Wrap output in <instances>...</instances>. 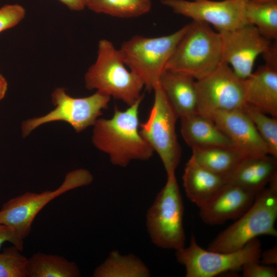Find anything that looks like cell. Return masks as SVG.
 Here are the masks:
<instances>
[{"instance_id":"1","label":"cell","mask_w":277,"mask_h":277,"mask_svg":"<svg viewBox=\"0 0 277 277\" xmlns=\"http://www.w3.org/2000/svg\"><path fill=\"white\" fill-rule=\"evenodd\" d=\"M144 95L124 111L115 107L109 119L98 118L92 141L114 165L126 167L133 160L147 161L154 152L140 133L139 108Z\"/></svg>"},{"instance_id":"2","label":"cell","mask_w":277,"mask_h":277,"mask_svg":"<svg viewBox=\"0 0 277 277\" xmlns=\"http://www.w3.org/2000/svg\"><path fill=\"white\" fill-rule=\"evenodd\" d=\"M256 195L250 207L236 221L220 232L207 249L222 252H232L243 248L258 236L277 237L275 223L277 218V174Z\"/></svg>"},{"instance_id":"3","label":"cell","mask_w":277,"mask_h":277,"mask_svg":"<svg viewBox=\"0 0 277 277\" xmlns=\"http://www.w3.org/2000/svg\"><path fill=\"white\" fill-rule=\"evenodd\" d=\"M85 83L88 90L96 89L129 106L144 95L142 80L126 68L118 49L106 39L98 43L97 57L85 75Z\"/></svg>"},{"instance_id":"4","label":"cell","mask_w":277,"mask_h":277,"mask_svg":"<svg viewBox=\"0 0 277 277\" xmlns=\"http://www.w3.org/2000/svg\"><path fill=\"white\" fill-rule=\"evenodd\" d=\"M221 63V39L209 25L193 21L175 47L165 67L200 79Z\"/></svg>"},{"instance_id":"5","label":"cell","mask_w":277,"mask_h":277,"mask_svg":"<svg viewBox=\"0 0 277 277\" xmlns=\"http://www.w3.org/2000/svg\"><path fill=\"white\" fill-rule=\"evenodd\" d=\"M164 186L156 195L146 215V226L152 243L175 251L185 247L184 207L175 173L167 175Z\"/></svg>"},{"instance_id":"6","label":"cell","mask_w":277,"mask_h":277,"mask_svg":"<svg viewBox=\"0 0 277 277\" xmlns=\"http://www.w3.org/2000/svg\"><path fill=\"white\" fill-rule=\"evenodd\" d=\"M188 27V24L157 37L135 35L122 44L118 50L125 65L142 80L147 90L159 85L166 64Z\"/></svg>"},{"instance_id":"7","label":"cell","mask_w":277,"mask_h":277,"mask_svg":"<svg viewBox=\"0 0 277 277\" xmlns=\"http://www.w3.org/2000/svg\"><path fill=\"white\" fill-rule=\"evenodd\" d=\"M93 179L88 170L77 169L67 173L62 184L54 190L26 192L12 198L0 209V223L11 227L24 240L37 214L48 203L67 191L90 184Z\"/></svg>"},{"instance_id":"8","label":"cell","mask_w":277,"mask_h":277,"mask_svg":"<svg viewBox=\"0 0 277 277\" xmlns=\"http://www.w3.org/2000/svg\"><path fill=\"white\" fill-rule=\"evenodd\" d=\"M261 251L257 238L240 250L222 252L203 249L192 234L189 246L176 251L175 256L177 262L185 267L186 277H214L259 261Z\"/></svg>"},{"instance_id":"9","label":"cell","mask_w":277,"mask_h":277,"mask_svg":"<svg viewBox=\"0 0 277 277\" xmlns=\"http://www.w3.org/2000/svg\"><path fill=\"white\" fill-rule=\"evenodd\" d=\"M111 97L99 91L84 97H73L67 94L64 88H56L51 94L55 108L40 117L24 121L22 125V136L25 137L34 129L43 124L62 121L69 123L76 132L93 126L108 108Z\"/></svg>"},{"instance_id":"10","label":"cell","mask_w":277,"mask_h":277,"mask_svg":"<svg viewBox=\"0 0 277 277\" xmlns=\"http://www.w3.org/2000/svg\"><path fill=\"white\" fill-rule=\"evenodd\" d=\"M153 91V104L147 121L140 124V133L160 156L167 175L175 173L181 157L175 131L179 117L160 85Z\"/></svg>"},{"instance_id":"11","label":"cell","mask_w":277,"mask_h":277,"mask_svg":"<svg viewBox=\"0 0 277 277\" xmlns=\"http://www.w3.org/2000/svg\"><path fill=\"white\" fill-rule=\"evenodd\" d=\"M195 88L197 112L207 116L218 111L242 109L246 103L245 79L224 62L196 80Z\"/></svg>"},{"instance_id":"12","label":"cell","mask_w":277,"mask_h":277,"mask_svg":"<svg viewBox=\"0 0 277 277\" xmlns=\"http://www.w3.org/2000/svg\"><path fill=\"white\" fill-rule=\"evenodd\" d=\"M219 33L221 62L230 65L235 74L242 79L251 75L256 58L271 43L260 33L255 27L248 23Z\"/></svg>"},{"instance_id":"13","label":"cell","mask_w":277,"mask_h":277,"mask_svg":"<svg viewBox=\"0 0 277 277\" xmlns=\"http://www.w3.org/2000/svg\"><path fill=\"white\" fill-rule=\"evenodd\" d=\"M161 2L175 13L213 25L218 32L247 24L245 3L230 0H161Z\"/></svg>"},{"instance_id":"14","label":"cell","mask_w":277,"mask_h":277,"mask_svg":"<svg viewBox=\"0 0 277 277\" xmlns=\"http://www.w3.org/2000/svg\"><path fill=\"white\" fill-rule=\"evenodd\" d=\"M208 116L245 157L268 154L254 124L242 109L215 111Z\"/></svg>"},{"instance_id":"15","label":"cell","mask_w":277,"mask_h":277,"mask_svg":"<svg viewBox=\"0 0 277 277\" xmlns=\"http://www.w3.org/2000/svg\"><path fill=\"white\" fill-rule=\"evenodd\" d=\"M258 194L227 182L205 205L199 208L200 217L203 223L211 226L236 220L250 207Z\"/></svg>"},{"instance_id":"16","label":"cell","mask_w":277,"mask_h":277,"mask_svg":"<svg viewBox=\"0 0 277 277\" xmlns=\"http://www.w3.org/2000/svg\"><path fill=\"white\" fill-rule=\"evenodd\" d=\"M187 198L199 208L205 205L227 183L226 176L214 173L190 157L182 176Z\"/></svg>"},{"instance_id":"17","label":"cell","mask_w":277,"mask_h":277,"mask_svg":"<svg viewBox=\"0 0 277 277\" xmlns=\"http://www.w3.org/2000/svg\"><path fill=\"white\" fill-rule=\"evenodd\" d=\"M247 103L277 118V69L265 64L245 79Z\"/></svg>"},{"instance_id":"18","label":"cell","mask_w":277,"mask_h":277,"mask_svg":"<svg viewBox=\"0 0 277 277\" xmlns=\"http://www.w3.org/2000/svg\"><path fill=\"white\" fill-rule=\"evenodd\" d=\"M268 155L243 158L226 176L227 182L259 193L277 174L276 159Z\"/></svg>"},{"instance_id":"19","label":"cell","mask_w":277,"mask_h":277,"mask_svg":"<svg viewBox=\"0 0 277 277\" xmlns=\"http://www.w3.org/2000/svg\"><path fill=\"white\" fill-rule=\"evenodd\" d=\"M159 85L179 118L197 112L195 81L180 72L165 70Z\"/></svg>"},{"instance_id":"20","label":"cell","mask_w":277,"mask_h":277,"mask_svg":"<svg viewBox=\"0 0 277 277\" xmlns=\"http://www.w3.org/2000/svg\"><path fill=\"white\" fill-rule=\"evenodd\" d=\"M180 118L182 136L191 149L213 146L233 147L230 140L210 117L196 112Z\"/></svg>"},{"instance_id":"21","label":"cell","mask_w":277,"mask_h":277,"mask_svg":"<svg viewBox=\"0 0 277 277\" xmlns=\"http://www.w3.org/2000/svg\"><path fill=\"white\" fill-rule=\"evenodd\" d=\"M146 264L133 254H121L111 251L107 259L94 270L93 277H149Z\"/></svg>"},{"instance_id":"22","label":"cell","mask_w":277,"mask_h":277,"mask_svg":"<svg viewBox=\"0 0 277 277\" xmlns=\"http://www.w3.org/2000/svg\"><path fill=\"white\" fill-rule=\"evenodd\" d=\"M192 155L201 166L226 176L245 157L233 147L213 146L192 149Z\"/></svg>"},{"instance_id":"23","label":"cell","mask_w":277,"mask_h":277,"mask_svg":"<svg viewBox=\"0 0 277 277\" xmlns=\"http://www.w3.org/2000/svg\"><path fill=\"white\" fill-rule=\"evenodd\" d=\"M77 264L55 254L37 252L28 259L27 277H78Z\"/></svg>"},{"instance_id":"24","label":"cell","mask_w":277,"mask_h":277,"mask_svg":"<svg viewBox=\"0 0 277 277\" xmlns=\"http://www.w3.org/2000/svg\"><path fill=\"white\" fill-rule=\"evenodd\" d=\"M244 12L247 23L255 27L266 38L276 41L277 2L248 1L244 4Z\"/></svg>"},{"instance_id":"25","label":"cell","mask_w":277,"mask_h":277,"mask_svg":"<svg viewBox=\"0 0 277 277\" xmlns=\"http://www.w3.org/2000/svg\"><path fill=\"white\" fill-rule=\"evenodd\" d=\"M151 7V0H86V7L91 11L120 18L143 15Z\"/></svg>"},{"instance_id":"26","label":"cell","mask_w":277,"mask_h":277,"mask_svg":"<svg viewBox=\"0 0 277 277\" xmlns=\"http://www.w3.org/2000/svg\"><path fill=\"white\" fill-rule=\"evenodd\" d=\"M254 124L267 148L268 154L277 159V118L267 115L255 107L246 103L242 109Z\"/></svg>"},{"instance_id":"27","label":"cell","mask_w":277,"mask_h":277,"mask_svg":"<svg viewBox=\"0 0 277 277\" xmlns=\"http://www.w3.org/2000/svg\"><path fill=\"white\" fill-rule=\"evenodd\" d=\"M21 251L13 245L0 253V277H27L28 258Z\"/></svg>"},{"instance_id":"28","label":"cell","mask_w":277,"mask_h":277,"mask_svg":"<svg viewBox=\"0 0 277 277\" xmlns=\"http://www.w3.org/2000/svg\"><path fill=\"white\" fill-rule=\"evenodd\" d=\"M25 8L20 5H6L0 8V32L17 25L24 18Z\"/></svg>"},{"instance_id":"29","label":"cell","mask_w":277,"mask_h":277,"mask_svg":"<svg viewBox=\"0 0 277 277\" xmlns=\"http://www.w3.org/2000/svg\"><path fill=\"white\" fill-rule=\"evenodd\" d=\"M243 277H276V266L266 265L258 261L245 264L241 268Z\"/></svg>"},{"instance_id":"30","label":"cell","mask_w":277,"mask_h":277,"mask_svg":"<svg viewBox=\"0 0 277 277\" xmlns=\"http://www.w3.org/2000/svg\"><path fill=\"white\" fill-rule=\"evenodd\" d=\"M24 241L11 227L0 223V248L4 243L8 242L22 251Z\"/></svg>"},{"instance_id":"31","label":"cell","mask_w":277,"mask_h":277,"mask_svg":"<svg viewBox=\"0 0 277 277\" xmlns=\"http://www.w3.org/2000/svg\"><path fill=\"white\" fill-rule=\"evenodd\" d=\"M262 55L265 61V64L277 69V43L276 41L271 43L267 49Z\"/></svg>"},{"instance_id":"32","label":"cell","mask_w":277,"mask_h":277,"mask_svg":"<svg viewBox=\"0 0 277 277\" xmlns=\"http://www.w3.org/2000/svg\"><path fill=\"white\" fill-rule=\"evenodd\" d=\"M259 262L266 265H273L276 266L277 264V246H274L272 248L261 251Z\"/></svg>"},{"instance_id":"33","label":"cell","mask_w":277,"mask_h":277,"mask_svg":"<svg viewBox=\"0 0 277 277\" xmlns=\"http://www.w3.org/2000/svg\"><path fill=\"white\" fill-rule=\"evenodd\" d=\"M73 11H81L86 7V0H58Z\"/></svg>"},{"instance_id":"34","label":"cell","mask_w":277,"mask_h":277,"mask_svg":"<svg viewBox=\"0 0 277 277\" xmlns=\"http://www.w3.org/2000/svg\"><path fill=\"white\" fill-rule=\"evenodd\" d=\"M8 88V83L5 78L0 74V101L5 96Z\"/></svg>"},{"instance_id":"35","label":"cell","mask_w":277,"mask_h":277,"mask_svg":"<svg viewBox=\"0 0 277 277\" xmlns=\"http://www.w3.org/2000/svg\"><path fill=\"white\" fill-rule=\"evenodd\" d=\"M257 2H277V0H250Z\"/></svg>"},{"instance_id":"36","label":"cell","mask_w":277,"mask_h":277,"mask_svg":"<svg viewBox=\"0 0 277 277\" xmlns=\"http://www.w3.org/2000/svg\"><path fill=\"white\" fill-rule=\"evenodd\" d=\"M230 1H236V2H242V3H245L248 1H250V0H230Z\"/></svg>"}]
</instances>
